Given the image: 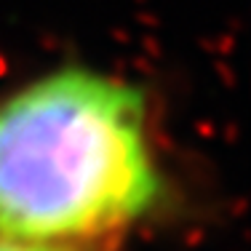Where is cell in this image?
Instances as JSON below:
<instances>
[{"label":"cell","instance_id":"obj_2","mask_svg":"<svg viewBox=\"0 0 251 251\" xmlns=\"http://www.w3.org/2000/svg\"><path fill=\"white\" fill-rule=\"evenodd\" d=\"M0 251H88L80 249V241H38L0 232Z\"/></svg>","mask_w":251,"mask_h":251},{"label":"cell","instance_id":"obj_1","mask_svg":"<svg viewBox=\"0 0 251 251\" xmlns=\"http://www.w3.org/2000/svg\"><path fill=\"white\" fill-rule=\"evenodd\" d=\"M158 190L128 83L64 70L0 104V232L88 241L142 217Z\"/></svg>","mask_w":251,"mask_h":251}]
</instances>
